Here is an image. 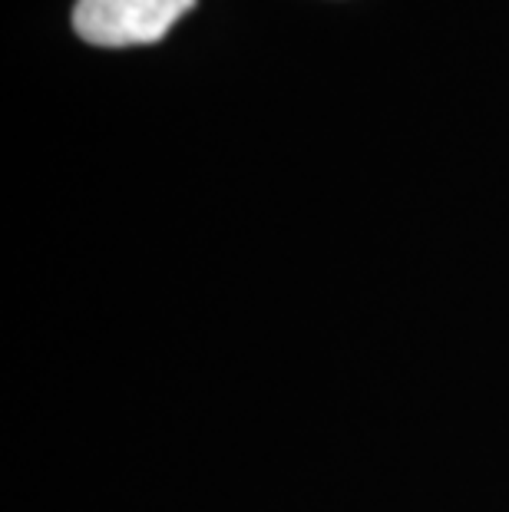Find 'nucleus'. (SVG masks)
Masks as SVG:
<instances>
[{"label": "nucleus", "instance_id": "1", "mask_svg": "<svg viewBox=\"0 0 509 512\" xmlns=\"http://www.w3.org/2000/svg\"><path fill=\"white\" fill-rule=\"evenodd\" d=\"M192 7L196 0H77L73 30L93 47H139L166 37Z\"/></svg>", "mask_w": 509, "mask_h": 512}]
</instances>
